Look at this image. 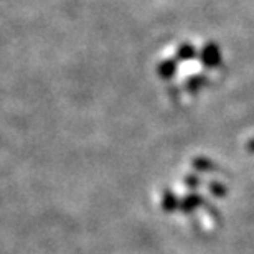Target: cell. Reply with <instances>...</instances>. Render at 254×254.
Instances as JSON below:
<instances>
[{
  "label": "cell",
  "instance_id": "1",
  "mask_svg": "<svg viewBox=\"0 0 254 254\" xmlns=\"http://www.w3.org/2000/svg\"><path fill=\"white\" fill-rule=\"evenodd\" d=\"M201 60L203 63L210 68H215V66L220 64L221 62V53H220V48L216 47L215 43H208L201 52Z\"/></svg>",
  "mask_w": 254,
  "mask_h": 254
},
{
  "label": "cell",
  "instance_id": "2",
  "mask_svg": "<svg viewBox=\"0 0 254 254\" xmlns=\"http://www.w3.org/2000/svg\"><path fill=\"white\" fill-rule=\"evenodd\" d=\"M248 150H250V152H254V139H251L250 142H248Z\"/></svg>",
  "mask_w": 254,
  "mask_h": 254
}]
</instances>
